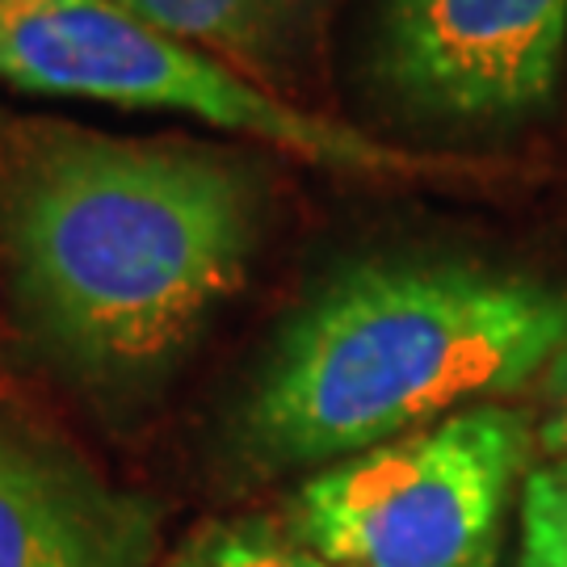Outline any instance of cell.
Masks as SVG:
<instances>
[{
	"label": "cell",
	"mask_w": 567,
	"mask_h": 567,
	"mask_svg": "<svg viewBox=\"0 0 567 567\" xmlns=\"http://www.w3.org/2000/svg\"><path fill=\"white\" fill-rule=\"evenodd\" d=\"M278 210L252 143L0 114V286L97 404L156 395L240 295Z\"/></svg>",
	"instance_id": "cell-1"
},
{
	"label": "cell",
	"mask_w": 567,
	"mask_h": 567,
	"mask_svg": "<svg viewBox=\"0 0 567 567\" xmlns=\"http://www.w3.org/2000/svg\"><path fill=\"white\" fill-rule=\"evenodd\" d=\"M567 349V282L475 257H374L328 274L274 332L231 416L257 471L332 466L505 404Z\"/></svg>",
	"instance_id": "cell-2"
},
{
	"label": "cell",
	"mask_w": 567,
	"mask_h": 567,
	"mask_svg": "<svg viewBox=\"0 0 567 567\" xmlns=\"http://www.w3.org/2000/svg\"><path fill=\"white\" fill-rule=\"evenodd\" d=\"M0 81L30 97L203 122L236 143L353 177H437L454 168L290 102L110 0H0Z\"/></svg>",
	"instance_id": "cell-3"
},
{
	"label": "cell",
	"mask_w": 567,
	"mask_h": 567,
	"mask_svg": "<svg viewBox=\"0 0 567 567\" xmlns=\"http://www.w3.org/2000/svg\"><path fill=\"white\" fill-rule=\"evenodd\" d=\"M534 450L529 412L463 408L311 471L282 522L341 567H496Z\"/></svg>",
	"instance_id": "cell-4"
},
{
	"label": "cell",
	"mask_w": 567,
	"mask_h": 567,
	"mask_svg": "<svg viewBox=\"0 0 567 567\" xmlns=\"http://www.w3.org/2000/svg\"><path fill=\"white\" fill-rule=\"evenodd\" d=\"M567 55V0H379L374 81L391 110L442 131L543 114Z\"/></svg>",
	"instance_id": "cell-5"
},
{
	"label": "cell",
	"mask_w": 567,
	"mask_h": 567,
	"mask_svg": "<svg viewBox=\"0 0 567 567\" xmlns=\"http://www.w3.org/2000/svg\"><path fill=\"white\" fill-rule=\"evenodd\" d=\"M156 513L0 408V567H147Z\"/></svg>",
	"instance_id": "cell-6"
},
{
	"label": "cell",
	"mask_w": 567,
	"mask_h": 567,
	"mask_svg": "<svg viewBox=\"0 0 567 567\" xmlns=\"http://www.w3.org/2000/svg\"><path fill=\"white\" fill-rule=\"evenodd\" d=\"M299 102L324 55L337 0H110ZM307 105V102H303Z\"/></svg>",
	"instance_id": "cell-7"
},
{
	"label": "cell",
	"mask_w": 567,
	"mask_h": 567,
	"mask_svg": "<svg viewBox=\"0 0 567 567\" xmlns=\"http://www.w3.org/2000/svg\"><path fill=\"white\" fill-rule=\"evenodd\" d=\"M164 567H341L295 538L286 522L231 517L194 529Z\"/></svg>",
	"instance_id": "cell-8"
},
{
	"label": "cell",
	"mask_w": 567,
	"mask_h": 567,
	"mask_svg": "<svg viewBox=\"0 0 567 567\" xmlns=\"http://www.w3.org/2000/svg\"><path fill=\"white\" fill-rule=\"evenodd\" d=\"M517 567H567V454L526 471L517 496Z\"/></svg>",
	"instance_id": "cell-9"
},
{
	"label": "cell",
	"mask_w": 567,
	"mask_h": 567,
	"mask_svg": "<svg viewBox=\"0 0 567 567\" xmlns=\"http://www.w3.org/2000/svg\"><path fill=\"white\" fill-rule=\"evenodd\" d=\"M538 429V450L543 458H564L567 454V349L555 358V365L543 379V416L534 421Z\"/></svg>",
	"instance_id": "cell-10"
}]
</instances>
